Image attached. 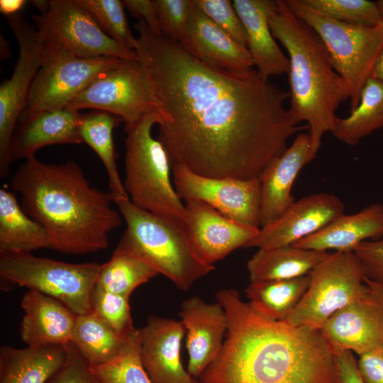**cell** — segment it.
I'll list each match as a JSON object with an SVG mask.
<instances>
[{"label": "cell", "instance_id": "obj_1", "mask_svg": "<svg viewBox=\"0 0 383 383\" xmlns=\"http://www.w3.org/2000/svg\"><path fill=\"white\" fill-rule=\"evenodd\" d=\"M135 49L160 116L157 139L171 166L211 178H258L304 126L292 120L289 93L257 69L206 63L179 43L134 25Z\"/></svg>", "mask_w": 383, "mask_h": 383}, {"label": "cell", "instance_id": "obj_2", "mask_svg": "<svg viewBox=\"0 0 383 383\" xmlns=\"http://www.w3.org/2000/svg\"><path fill=\"white\" fill-rule=\"evenodd\" d=\"M216 297L228 328L200 383H338L334 353L320 330L268 318L233 289Z\"/></svg>", "mask_w": 383, "mask_h": 383}, {"label": "cell", "instance_id": "obj_3", "mask_svg": "<svg viewBox=\"0 0 383 383\" xmlns=\"http://www.w3.org/2000/svg\"><path fill=\"white\" fill-rule=\"evenodd\" d=\"M11 185L21 194L24 211L45 230L50 249L62 253L106 249L109 235L121 224L111 194L91 186L75 162L53 165L32 157L18 167Z\"/></svg>", "mask_w": 383, "mask_h": 383}, {"label": "cell", "instance_id": "obj_4", "mask_svg": "<svg viewBox=\"0 0 383 383\" xmlns=\"http://www.w3.org/2000/svg\"><path fill=\"white\" fill-rule=\"evenodd\" d=\"M269 24L273 37L288 53L289 116L296 124L307 123L316 155L324 135L331 133L338 118V107L350 99L349 88L335 70L318 35L284 0H277Z\"/></svg>", "mask_w": 383, "mask_h": 383}, {"label": "cell", "instance_id": "obj_5", "mask_svg": "<svg viewBox=\"0 0 383 383\" xmlns=\"http://www.w3.org/2000/svg\"><path fill=\"white\" fill-rule=\"evenodd\" d=\"M126 223L121 237L158 274L183 291L213 271L194 245L184 221L141 209L130 199L114 201Z\"/></svg>", "mask_w": 383, "mask_h": 383}, {"label": "cell", "instance_id": "obj_6", "mask_svg": "<svg viewBox=\"0 0 383 383\" xmlns=\"http://www.w3.org/2000/svg\"><path fill=\"white\" fill-rule=\"evenodd\" d=\"M159 121L157 111H152L125 124L124 187L138 208L184 221L186 207L171 182L168 154L152 133Z\"/></svg>", "mask_w": 383, "mask_h": 383}, {"label": "cell", "instance_id": "obj_7", "mask_svg": "<svg viewBox=\"0 0 383 383\" xmlns=\"http://www.w3.org/2000/svg\"><path fill=\"white\" fill-rule=\"evenodd\" d=\"M287 7L318 35L333 67L350 91V111L360 101V93L372 77L374 60L383 46L378 28L335 21L308 6L304 0H284Z\"/></svg>", "mask_w": 383, "mask_h": 383}, {"label": "cell", "instance_id": "obj_8", "mask_svg": "<svg viewBox=\"0 0 383 383\" xmlns=\"http://www.w3.org/2000/svg\"><path fill=\"white\" fill-rule=\"evenodd\" d=\"M100 265L68 263L36 257L31 252L0 254L1 277L53 297L77 315L91 311V294Z\"/></svg>", "mask_w": 383, "mask_h": 383}, {"label": "cell", "instance_id": "obj_9", "mask_svg": "<svg viewBox=\"0 0 383 383\" xmlns=\"http://www.w3.org/2000/svg\"><path fill=\"white\" fill-rule=\"evenodd\" d=\"M309 277L305 294L284 321L291 325L320 330L333 313L369 291L353 251L329 253Z\"/></svg>", "mask_w": 383, "mask_h": 383}, {"label": "cell", "instance_id": "obj_10", "mask_svg": "<svg viewBox=\"0 0 383 383\" xmlns=\"http://www.w3.org/2000/svg\"><path fill=\"white\" fill-rule=\"evenodd\" d=\"M42 43V66L18 121L44 111L67 106L97 75L119 60L112 57H79L43 39Z\"/></svg>", "mask_w": 383, "mask_h": 383}, {"label": "cell", "instance_id": "obj_11", "mask_svg": "<svg viewBox=\"0 0 383 383\" xmlns=\"http://www.w3.org/2000/svg\"><path fill=\"white\" fill-rule=\"evenodd\" d=\"M32 18L45 42L77 57L138 60L135 50L107 35L77 0H50L48 13Z\"/></svg>", "mask_w": 383, "mask_h": 383}, {"label": "cell", "instance_id": "obj_12", "mask_svg": "<svg viewBox=\"0 0 383 383\" xmlns=\"http://www.w3.org/2000/svg\"><path fill=\"white\" fill-rule=\"evenodd\" d=\"M67 107L110 113L125 124L156 111L149 82L138 60L119 59L97 75Z\"/></svg>", "mask_w": 383, "mask_h": 383}, {"label": "cell", "instance_id": "obj_13", "mask_svg": "<svg viewBox=\"0 0 383 383\" xmlns=\"http://www.w3.org/2000/svg\"><path fill=\"white\" fill-rule=\"evenodd\" d=\"M18 45V57L11 77L0 86V175L9 172L10 148L16 124L43 63V46L35 26L18 13L6 16Z\"/></svg>", "mask_w": 383, "mask_h": 383}, {"label": "cell", "instance_id": "obj_14", "mask_svg": "<svg viewBox=\"0 0 383 383\" xmlns=\"http://www.w3.org/2000/svg\"><path fill=\"white\" fill-rule=\"evenodd\" d=\"M172 170L174 188L183 201H204L233 221L260 228L261 184L258 178H211L179 164L173 165Z\"/></svg>", "mask_w": 383, "mask_h": 383}, {"label": "cell", "instance_id": "obj_15", "mask_svg": "<svg viewBox=\"0 0 383 383\" xmlns=\"http://www.w3.org/2000/svg\"><path fill=\"white\" fill-rule=\"evenodd\" d=\"M335 195L318 193L294 201L275 221L260 228L245 248L258 249L289 245L309 236L344 213Z\"/></svg>", "mask_w": 383, "mask_h": 383}, {"label": "cell", "instance_id": "obj_16", "mask_svg": "<svg viewBox=\"0 0 383 383\" xmlns=\"http://www.w3.org/2000/svg\"><path fill=\"white\" fill-rule=\"evenodd\" d=\"M320 331L333 353L360 356L383 345V304L369 290L333 313Z\"/></svg>", "mask_w": 383, "mask_h": 383}, {"label": "cell", "instance_id": "obj_17", "mask_svg": "<svg viewBox=\"0 0 383 383\" xmlns=\"http://www.w3.org/2000/svg\"><path fill=\"white\" fill-rule=\"evenodd\" d=\"M184 223L202 257L213 265L239 248H245L260 228L233 221L198 199L184 201Z\"/></svg>", "mask_w": 383, "mask_h": 383}, {"label": "cell", "instance_id": "obj_18", "mask_svg": "<svg viewBox=\"0 0 383 383\" xmlns=\"http://www.w3.org/2000/svg\"><path fill=\"white\" fill-rule=\"evenodd\" d=\"M179 316L187 335V372L199 377L219 355L228 328L227 313L219 302L198 296L184 300Z\"/></svg>", "mask_w": 383, "mask_h": 383}, {"label": "cell", "instance_id": "obj_19", "mask_svg": "<svg viewBox=\"0 0 383 383\" xmlns=\"http://www.w3.org/2000/svg\"><path fill=\"white\" fill-rule=\"evenodd\" d=\"M139 330L140 358L152 383H200L185 370L181 361L185 334L181 321L150 316Z\"/></svg>", "mask_w": 383, "mask_h": 383}, {"label": "cell", "instance_id": "obj_20", "mask_svg": "<svg viewBox=\"0 0 383 383\" xmlns=\"http://www.w3.org/2000/svg\"><path fill=\"white\" fill-rule=\"evenodd\" d=\"M316 155L309 133H299L279 156L258 177L261 184L260 228L277 219L294 201L292 189L301 169Z\"/></svg>", "mask_w": 383, "mask_h": 383}, {"label": "cell", "instance_id": "obj_21", "mask_svg": "<svg viewBox=\"0 0 383 383\" xmlns=\"http://www.w3.org/2000/svg\"><path fill=\"white\" fill-rule=\"evenodd\" d=\"M180 44L194 57L218 67L245 72L255 67L248 48L214 23L194 3Z\"/></svg>", "mask_w": 383, "mask_h": 383}, {"label": "cell", "instance_id": "obj_22", "mask_svg": "<svg viewBox=\"0 0 383 383\" xmlns=\"http://www.w3.org/2000/svg\"><path fill=\"white\" fill-rule=\"evenodd\" d=\"M23 316L20 335L28 346L70 343L77 314L59 300L28 290L21 301Z\"/></svg>", "mask_w": 383, "mask_h": 383}, {"label": "cell", "instance_id": "obj_23", "mask_svg": "<svg viewBox=\"0 0 383 383\" xmlns=\"http://www.w3.org/2000/svg\"><path fill=\"white\" fill-rule=\"evenodd\" d=\"M80 113L67 106L38 113L18 122L10 148L11 162L35 156L41 148L56 144H80Z\"/></svg>", "mask_w": 383, "mask_h": 383}, {"label": "cell", "instance_id": "obj_24", "mask_svg": "<svg viewBox=\"0 0 383 383\" xmlns=\"http://www.w3.org/2000/svg\"><path fill=\"white\" fill-rule=\"evenodd\" d=\"M277 0H234L233 6L244 26L247 48L255 67L265 78L288 74L289 60L273 37L269 18Z\"/></svg>", "mask_w": 383, "mask_h": 383}, {"label": "cell", "instance_id": "obj_25", "mask_svg": "<svg viewBox=\"0 0 383 383\" xmlns=\"http://www.w3.org/2000/svg\"><path fill=\"white\" fill-rule=\"evenodd\" d=\"M383 238V204L374 203L360 211L342 214L318 232L292 245L304 249L350 252L367 239Z\"/></svg>", "mask_w": 383, "mask_h": 383}, {"label": "cell", "instance_id": "obj_26", "mask_svg": "<svg viewBox=\"0 0 383 383\" xmlns=\"http://www.w3.org/2000/svg\"><path fill=\"white\" fill-rule=\"evenodd\" d=\"M66 345L0 349V383H47L67 358Z\"/></svg>", "mask_w": 383, "mask_h": 383}, {"label": "cell", "instance_id": "obj_27", "mask_svg": "<svg viewBox=\"0 0 383 383\" xmlns=\"http://www.w3.org/2000/svg\"><path fill=\"white\" fill-rule=\"evenodd\" d=\"M328 254L292 245L258 249L247 268L250 282L294 279L309 274Z\"/></svg>", "mask_w": 383, "mask_h": 383}, {"label": "cell", "instance_id": "obj_28", "mask_svg": "<svg viewBox=\"0 0 383 383\" xmlns=\"http://www.w3.org/2000/svg\"><path fill=\"white\" fill-rule=\"evenodd\" d=\"M50 249L45 230L18 204L16 195L0 189V254Z\"/></svg>", "mask_w": 383, "mask_h": 383}, {"label": "cell", "instance_id": "obj_29", "mask_svg": "<svg viewBox=\"0 0 383 383\" xmlns=\"http://www.w3.org/2000/svg\"><path fill=\"white\" fill-rule=\"evenodd\" d=\"M123 121L106 111L94 110L80 113L79 132L83 143H87L99 156L107 172L110 193L114 201L130 199L122 182L116 160L113 131Z\"/></svg>", "mask_w": 383, "mask_h": 383}, {"label": "cell", "instance_id": "obj_30", "mask_svg": "<svg viewBox=\"0 0 383 383\" xmlns=\"http://www.w3.org/2000/svg\"><path fill=\"white\" fill-rule=\"evenodd\" d=\"M157 274L121 238L110 260L100 265L95 287L130 297L137 287Z\"/></svg>", "mask_w": 383, "mask_h": 383}, {"label": "cell", "instance_id": "obj_31", "mask_svg": "<svg viewBox=\"0 0 383 383\" xmlns=\"http://www.w3.org/2000/svg\"><path fill=\"white\" fill-rule=\"evenodd\" d=\"M129 338L120 335L91 311L77 315L70 343L90 366H94L119 355Z\"/></svg>", "mask_w": 383, "mask_h": 383}, {"label": "cell", "instance_id": "obj_32", "mask_svg": "<svg viewBox=\"0 0 383 383\" xmlns=\"http://www.w3.org/2000/svg\"><path fill=\"white\" fill-rule=\"evenodd\" d=\"M309 281V274L289 279L250 282L245 289L248 303L268 318L285 321L305 294Z\"/></svg>", "mask_w": 383, "mask_h": 383}, {"label": "cell", "instance_id": "obj_33", "mask_svg": "<svg viewBox=\"0 0 383 383\" xmlns=\"http://www.w3.org/2000/svg\"><path fill=\"white\" fill-rule=\"evenodd\" d=\"M383 128V82L371 77L360 93L357 106L346 118H339L331 131L338 140L356 145L361 139Z\"/></svg>", "mask_w": 383, "mask_h": 383}, {"label": "cell", "instance_id": "obj_34", "mask_svg": "<svg viewBox=\"0 0 383 383\" xmlns=\"http://www.w3.org/2000/svg\"><path fill=\"white\" fill-rule=\"evenodd\" d=\"M139 329L130 336L119 355L110 361L90 366L102 383H152L140 358Z\"/></svg>", "mask_w": 383, "mask_h": 383}, {"label": "cell", "instance_id": "obj_35", "mask_svg": "<svg viewBox=\"0 0 383 383\" xmlns=\"http://www.w3.org/2000/svg\"><path fill=\"white\" fill-rule=\"evenodd\" d=\"M94 18L101 29L119 45L135 50L137 38L133 35L120 0H77Z\"/></svg>", "mask_w": 383, "mask_h": 383}, {"label": "cell", "instance_id": "obj_36", "mask_svg": "<svg viewBox=\"0 0 383 383\" xmlns=\"http://www.w3.org/2000/svg\"><path fill=\"white\" fill-rule=\"evenodd\" d=\"M321 13L338 21L367 27L380 23L376 1L369 0H304Z\"/></svg>", "mask_w": 383, "mask_h": 383}, {"label": "cell", "instance_id": "obj_37", "mask_svg": "<svg viewBox=\"0 0 383 383\" xmlns=\"http://www.w3.org/2000/svg\"><path fill=\"white\" fill-rule=\"evenodd\" d=\"M129 298L95 286L91 294V311L124 338L130 337L136 330L133 325Z\"/></svg>", "mask_w": 383, "mask_h": 383}, {"label": "cell", "instance_id": "obj_38", "mask_svg": "<svg viewBox=\"0 0 383 383\" xmlns=\"http://www.w3.org/2000/svg\"><path fill=\"white\" fill-rule=\"evenodd\" d=\"M161 33L181 43L186 35L193 0H152Z\"/></svg>", "mask_w": 383, "mask_h": 383}, {"label": "cell", "instance_id": "obj_39", "mask_svg": "<svg viewBox=\"0 0 383 383\" xmlns=\"http://www.w3.org/2000/svg\"><path fill=\"white\" fill-rule=\"evenodd\" d=\"M194 4L214 23L236 41L247 47L244 26L229 0H193Z\"/></svg>", "mask_w": 383, "mask_h": 383}, {"label": "cell", "instance_id": "obj_40", "mask_svg": "<svg viewBox=\"0 0 383 383\" xmlns=\"http://www.w3.org/2000/svg\"><path fill=\"white\" fill-rule=\"evenodd\" d=\"M65 345L67 358L47 383H102L74 345L71 343Z\"/></svg>", "mask_w": 383, "mask_h": 383}, {"label": "cell", "instance_id": "obj_41", "mask_svg": "<svg viewBox=\"0 0 383 383\" xmlns=\"http://www.w3.org/2000/svg\"><path fill=\"white\" fill-rule=\"evenodd\" d=\"M353 252L362 266L365 277L383 284V238L364 241Z\"/></svg>", "mask_w": 383, "mask_h": 383}, {"label": "cell", "instance_id": "obj_42", "mask_svg": "<svg viewBox=\"0 0 383 383\" xmlns=\"http://www.w3.org/2000/svg\"><path fill=\"white\" fill-rule=\"evenodd\" d=\"M357 365L365 383H383V345L360 355Z\"/></svg>", "mask_w": 383, "mask_h": 383}, {"label": "cell", "instance_id": "obj_43", "mask_svg": "<svg viewBox=\"0 0 383 383\" xmlns=\"http://www.w3.org/2000/svg\"><path fill=\"white\" fill-rule=\"evenodd\" d=\"M334 356L338 383H365L352 352L338 351Z\"/></svg>", "mask_w": 383, "mask_h": 383}, {"label": "cell", "instance_id": "obj_44", "mask_svg": "<svg viewBox=\"0 0 383 383\" xmlns=\"http://www.w3.org/2000/svg\"><path fill=\"white\" fill-rule=\"evenodd\" d=\"M122 2L133 17L143 20L155 33L162 34L152 0H123Z\"/></svg>", "mask_w": 383, "mask_h": 383}, {"label": "cell", "instance_id": "obj_45", "mask_svg": "<svg viewBox=\"0 0 383 383\" xmlns=\"http://www.w3.org/2000/svg\"><path fill=\"white\" fill-rule=\"evenodd\" d=\"M26 3L25 0H0V11L6 16L16 14Z\"/></svg>", "mask_w": 383, "mask_h": 383}, {"label": "cell", "instance_id": "obj_46", "mask_svg": "<svg viewBox=\"0 0 383 383\" xmlns=\"http://www.w3.org/2000/svg\"><path fill=\"white\" fill-rule=\"evenodd\" d=\"M372 77L383 82V46L374 60Z\"/></svg>", "mask_w": 383, "mask_h": 383}, {"label": "cell", "instance_id": "obj_47", "mask_svg": "<svg viewBox=\"0 0 383 383\" xmlns=\"http://www.w3.org/2000/svg\"><path fill=\"white\" fill-rule=\"evenodd\" d=\"M364 280L371 294L383 304V284L374 282L366 277Z\"/></svg>", "mask_w": 383, "mask_h": 383}, {"label": "cell", "instance_id": "obj_48", "mask_svg": "<svg viewBox=\"0 0 383 383\" xmlns=\"http://www.w3.org/2000/svg\"><path fill=\"white\" fill-rule=\"evenodd\" d=\"M31 2L39 11L40 15L47 13L50 9V0H33Z\"/></svg>", "mask_w": 383, "mask_h": 383}, {"label": "cell", "instance_id": "obj_49", "mask_svg": "<svg viewBox=\"0 0 383 383\" xmlns=\"http://www.w3.org/2000/svg\"><path fill=\"white\" fill-rule=\"evenodd\" d=\"M380 13V23L378 26H377V28H378V30L383 38V0H378L376 1Z\"/></svg>", "mask_w": 383, "mask_h": 383}]
</instances>
